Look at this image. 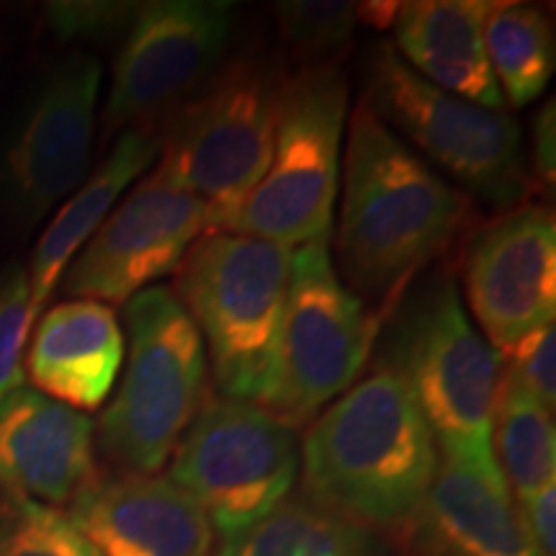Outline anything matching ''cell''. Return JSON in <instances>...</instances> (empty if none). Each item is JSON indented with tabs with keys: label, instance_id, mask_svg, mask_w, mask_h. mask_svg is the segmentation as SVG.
Listing matches in <instances>:
<instances>
[{
	"label": "cell",
	"instance_id": "obj_13",
	"mask_svg": "<svg viewBox=\"0 0 556 556\" xmlns=\"http://www.w3.org/2000/svg\"><path fill=\"white\" fill-rule=\"evenodd\" d=\"M464 291L486 343L503 356L528 332L554 323L556 225L541 204H518L471 238Z\"/></svg>",
	"mask_w": 556,
	"mask_h": 556
},
{
	"label": "cell",
	"instance_id": "obj_9",
	"mask_svg": "<svg viewBox=\"0 0 556 556\" xmlns=\"http://www.w3.org/2000/svg\"><path fill=\"white\" fill-rule=\"evenodd\" d=\"M364 101L389 129L402 131L479 199L503 208L523 204V137L510 114L430 86L402 62L389 41L374 50Z\"/></svg>",
	"mask_w": 556,
	"mask_h": 556
},
{
	"label": "cell",
	"instance_id": "obj_17",
	"mask_svg": "<svg viewBox=\"0 0 556 556\" xmlns=\"http://www.w3.org/2000/svg\"><path fill=\"white\" fill-rule=\"evenodd\" d=\"M417 556H541L500 467L441 458L407 536Z\"/></svg>",
	"mask_w": 556,
	"mask_h": 556
},
{
	"label": "cell",
	"instance_id": "obj_20",
	"mask_svg": "<svg viewBox=\"0 0 556 556\" xmlns=\"http://www.w3.org/2000/svg\"><path fill=\"white\" fill-rule=\"evenodd\" d=\"M160 155V135L155 127H131L116 139L114 150L83 180L67 204L54 214L50 227L41 235L39 245L31 253L29 289H31V319L37 323L83 245L93 238L101 222L114 212V204Z\"/></svg>",
	"mask_w": 556,
	"mask_h": 556
},
{
	"label": "cell",
	"instance_id": "obj_23",
	"mask_svg": "<svg viewBox=\"0 0 556 556\" xmlns=\"http://www.w3.org/2000/svg\"><path fill=\"white\" fill-rule=\"evenodd\" d=\"M492 451L507 486L518 500L556 482V428L546 409L510 374H503L497 392Z\"/></svg>",
	"mask_w": 556,
	"mask_h": 556
},
{
	"label": "cell",
	"instance_id": "obj_15",
	"mask_svg": "<svg viewBox=\"0 0 556 556\" xmlns=\"http://www.w3.org/2000/svg\"><path fill=\"white\" fill-rule=\"evenodd\" d=\"M67 518L101 556H212L214 526L168 477L90 479Z\"/></svg>",
	"mask_w": 556,
	"mask_h": 556
},
{
	"label": "cell",
	"instance_id": "obj_12",
	"mask_svg": "<svg viewBox=\"0 0 556 556\" xmlns=\"http://www.w3.org/2000/svg\"><path fill=\"white\" fill-rule=\"evenodd\" d=\"M206 232V206L152 173L75 255L60 278L62 294L103 304L129 302L152 281L176 274Z\"/></svg>",
	"mask_w": 556,
	"mask_h": 556
},
{
	"label": "cell",
	"instance_id": "obj_2",
	"mask_svg": "<svg viewBox=\"0 0 556 556\" xmlns=\"http://www.w3.org/2000/svg\"><path fill=\"white\" fill-rule=\"evenodd\" d=\"M469 199L358 101L348 127L338 255L345 287L389 302L467 227Z\"/></svg>",
	"mask_w": 556,
	"mask_h": 556
},
{
	"label": "cell",
	"instance_id": "obj_26",
	"mask_svg": "<svg viewBox=\"0 0 556 556\" xmlns=\"http://www.w3.org/2000/svg\"><path fill=\"white\" fill-rule=\"evenodd\" d=\"M31 289L24 268L0 274V402L24 387V348L29 338Z\"/></svg>",
	"mask_w": 556,
	"mask_h": 556
},
{
	"label": "cell",
	"instance_id": "obj_6",
	"mask_svg": "<svg viewBox=\"0 0 556 556\" xmlns=\"http://www.w3.org/2000/svg\"><path fill=\"white\" fill-rule=\"evenodd\" d=\"M345 106V75L332 62H315L283 78L268 168L222 232L291 250L328 238Z\"/></svg>",
	"mask_w": 556,
	"mask_h": 556
},
{
	"label": "cell",
	"instance_id": "obj_16",
	"mask_svg": "<svg viewBox=\"0 0 556 556\" xmlns=\"http://www.w3.org/2000/svg\"><path fill=\"white\" fill-rule=\"evenodd\" d=\"M93 420L31 387L0 402V490L70 505L96 477Z\"/></svg>",
	"mask_w": 556,
	"mask_h": 556
},
{
	"label": "cell",
	"instance_id": "obj_18",
	"mask_svg": "<svg viewBox=\"0 0 556 556\" xmlns=\"http://www.w3.org/2000/svg\"><path fill=\"white\" fill-rule=\"evenodd\" d=\"M37 392L73 409H99L124 361V332L114 309L93 299H70L39 317L29 348Z\"/></svg>",
	"mask_w": 556,
	"mask_h": 556
},
{
	"label": "cell",
	"instance_id": "obj_5",
	"mask_svg": "<svg viewBox=\"0 0 556 556\" xmlns=\"http://www.w3.org/2000/svg\"><path fill=\"white\" fill-rule=\"evenodd\" d=\"M283 78L258 58L227 65L173 111L160 135L155 176L191 193L222 232L266 173Z\"/></svg>",
	"mask_w": 556,
	"mask_h": 556
},
{
	"label": "cell",
	"instance_id": "obj_3",
	"mask_svg": "<svg viewBox=\"0 0 556 556\" xmlns=\"http://www.w3.org/2000/svg\"><path fill=\"white\" fill-rule=\"evenodd\" d=\"M294 250L235 232H206L178 266V291L206 343L222 397H266Z\"/></svg>",
	"mask_w": 556,
	"mask_h": 556
},
{
	"label": "cell",
	"instance_id": "obj_14",
	"mask_svg": "<svg viewBox=\"0 0 556 556\" xmlns=\"http://www.w3.org/2000/svg\"><path fill=\"white\" fill-rule=\"evenodd\" d=\"M101 90L99 60L78 54L52 70L5 155L18 214L39 222L88 176Z\"/></svg>",
	"mask_w": 556,
	"mask_h": 556
},
{
	"label": "cell",
	"instance_id": "obj_1",
	"mask_svg": "<svg viewBox=\"0 0 556 556\" xmlns=\"http://www.w3.org/2000/svg\"><path fill=\"white\" fill-rule=\"evenodd\" d=\"M438 462L426 417L389 361L309 422L299 454L304 495L379 536H407Z\"/></svg>",
	"mask_w": 556,
	"mask_h": 556
},
{
	"label": "cell",
	"instance_id": "obj_8",
	"mask_svg": "<svg viewBox=\"0 0 556 556\" xmlns=\"http://www.w3.org/2000/svg\"><path fill=\"white\" fill-rule=\"evenodd\" d=\"M379 315L345 287L319 238L291 253L289 289L266 397L261 407L291 430L309 426L338 400L371 356Z\"/></svg>",
	"mask_w": 556,
	"mask_h": 556
},
{
	"label": "cell",
	"instance_id": "obj_10",
	"mask_svg": "<svg viewBox=\"0 0 556 556\" xmlns=\"http://www.w3.org/2000/svg\"><path fill=\"white\" fill-rule=\"evenodd\" d=\"M168 479L222 536L258 523L294 492L296 430L255 402L206 400L173 454Z\"/></svg>",
	"mask_w": 556,
	"mask_h": 556
},
{
	"label": "cell",
	"instance_id": "obj_27",
	"mask_svg": "<svg viewBox=\"0 0 556 556\" xmlns=\"http://www.w3.org/2000/svg\"><path fill=\"white\" fill-rule=\"evenodd\" d=\"M505 374L536 397L546 409L556 407V332L554 323L528 332L503 353Z\"/></svg>",
	"mask_w": 556,
	"mask_h": 556
},
{
	"label": "cell",
	"instance_id": "obj_24",
	"mask_svg": "<svg viewBox=\"0 0 556 556\" xmlns=\"http://www.w3.org/2000/svg\"><path fill=\"white\" fill-rule=\"evenodd\" d=\"M0 556H101L67 513L0 490Z\"/></svg>",
	"mask_w": 556,
	"mask_h": 556
},
{
	"label": "cell",
	"instance_id": "obj_19",
	"mask_svg": "<svg viewBox=\"0 0 556 556\" xmlns=\"http://www.w3.org/2000/svg\"><path fill=\"white\" fill-rule=\"evenodd\" d=\"M486 0L397 3L394 52L430 86L482 109L505 111L484 50Z\"/></svg>",
	"mask_w": 556,
	"mask_h": 556
},
{
	"label": "cell",
	"instance_id": "obj_29",
	"mask_svg": "<svg viewBox=\"0 0 556 556\" xmlns=\"http://www.w3.org/2000/svg\"><path fill=\"white\" fill-rule=\"evenodd\" d=\"M518 510L539 554L556 556V484L518 500Z\"/></svg>",
	"mask_w": 556,
	"mask_h": 556
},
{
	"label": "cell",
	"instance_id": "obj_11",
	"mask_svg": "<svg viewBox=\"0 0 556 556\" xmlns=\"http://www.w3.org/2000/svg\"><path fill=\"white\" fill-rule=\"evenodd\" d=\"M235 5L225 0H155L139 5L114 62L103 129L155 127L208 78L227 52Z\"/></svg>",
	"mask_w": 556,
	"mask_h": 556
},
{
	"label": "cell",
	"instance_id": "obj_21",
	"mask_svg": "<svg viewBox=\"0 0 556 556\" xmlns=\"http://www.w3.org/2000/svg\"><path fill=\"white\" fill-rule=\"evenodd\" d=\"M212 556H394L379 533L302 495H289L258 523L222 536Z\"/></svg>",
	"mask_w": 556,
	"mask_h": 556
},
{
	"label": "cell",
	"instance_id": "obj_28",
	"mask_svg": "<svg viewBox=\"0 0 556 556\" xmlns=\"http://www.w3.org/2000/svg\"><path fill=\"white\" fill-rule=\"evenodd\" d=\"M139 13V3H54L50 21L60 34L70 37H114L129 31Z\"/></svg>",
	"mask_w": 556,
	"mask_h": 556
},
{
	"label": "cell",
	"instance_id": "obj_25",
	"mask_svg": "<svg viewBox=\"0 0 556 556\" xmlns=\"http://www.w3.org/2000/svg\"><path fill=\"white\" fill-rule=\"evenodd\" d=\"M291 50L302 58H325L351 45L361 21V3L345 0H289L274 5Z\"/></svg>",
	"mask_w": 556,
	"mask_h": 556
},
{
	"label": "cell",
	"instance_id": "obj_30",
	"mask_svg": "<svg viewBox=\"0 0 556 556\" xmlns=\"http://www.w3.org/2000/svg\"><path fill=\"white\" fill-rule=\"evenodd\" d=\"M554 142H556L554 101H548L546 109H541L536 127H533V163H536L539 178L548 186H554V173H556Z\"/></svg>",
	"mask_w": 556,
	"mask_h": 556
},
{
	"label": "cell",
	"instance_id": "obj_22",
	"mask_svg": "<svg viewBox=\"0 0 556 556\" xmlns=\"http://www.w3.org/2000/svg\"><path fill=\"white\" fill-rule=\"evenodd\" d=\"M484 50L505 103L523 109L544 93L554 75L552 21L531 3H490Z\"/></svg>",
	"mask_w": 556,
	"mask_h": 556
},
{
	"label": "cell",
	"instance_id": "obj_7",
	"mask_svg": "<svg viewBox=\"0 0 556 556\" xmlns=\"http://www.w3.org/2000/svg\"><path fill=\"white\" fill-rule=\"evenodd\" d=\"M389 364L400 371L443 458L497 467L492 451L503 356L464 312L443 276L402 317Z\"/></svg>",
	"mask_w": 556,
	"mask_h": 556
},
{
	"label": "cell",
	"instance_id": "obj_4",
	"mask_svg": "<svg viewBox=\"0 0 556 556\" xmlns=\"http://www.w3.org/2000/svg\"><path fill=\"white\" fill-rule=\"evenodd\" d=\"M129 361L99 422L103 454L127 475L155 477L204 405L206 351L176 291L150 287L124 307Z\"/></svg>",
	"mask_w": 556,
	"mask_h": 556
}]
</instances>
